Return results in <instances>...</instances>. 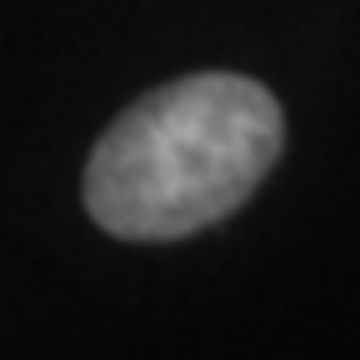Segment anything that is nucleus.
Listing matches in <instances>:
<instances>
[{
    "label": "nucleus",
    "instance_id": "f257e3e1",
    "mask_svg": "<svg viewBox=\"0 0 360 360\" xmlns=\"http://www.w3.org/2000/svg\"><path fill=\"white\" fill-rule=\"evenodd\" d=\"M281 146L285 115L260 80L231 70L170 80L96 141L85 210L120 240H180L231 215Z\"/></svg>",
    "mask_w": 360,
    "mask_h": 360
}]
</instances>
